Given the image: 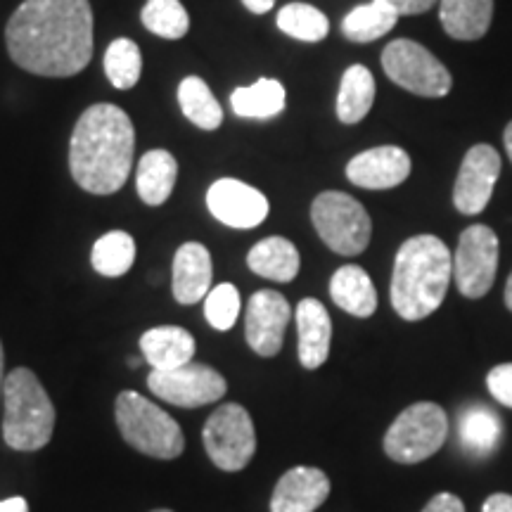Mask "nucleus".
Wrapping results in <instances>:
<instances>
[{
	"label": "nucleus",
	"instance_id": "nucleus-35",
	"mask_svg": "<svg viewBox=\"0 0 512 512\" xmlns=\"http://www.w3.org/2000/svg\"><path fill=\"white\" fill-rule=\"evenodd\" d=\"M382 3H387L389 8L401 17V15H422V12L434 8L437 0H382Z\"/></svg>",
	"mask_w": 512,
	"mask_h": 512
},
{
	"label": "nucleus",
	"instance_id": "nucleus-37",
	"mask_svg": "<svg viewBox=\"0 0 512 512\" xmlns=\"http://www.w3.org/2000/svg\"><path fill=\"white\" fill-rule=\"evenodd\" d=\"M482 512H512V496L510 494H491L486 498Z\"/></svg>",
	"mask_w": 512,
	"mask_h": 512
},
{
	"label": "nucleus",
	"instance_id": "nucleus-40",
	"mask_svg": "<svg viewBox=\"0 0 512 512\" xmlns=\"http://www.w3.org/2000/svg\"><path fill=\"white\" fill-rule=\"evenodd\" d=\"M503 140H505V150H508V157H510V162H512V121L508 124V128H505Z\"/></svg>",
	"mask_w": 512,
	"mask_h": 512
},
{
	"label": "nucleus",
	"instance_id": "nucleus-23",
	"mask_svg": "<svg viewBox=\"0 0 512 512\" xmlns=\"http://www.w3.org/2000/svg\"><path fill=\"white\" fill-rule=\"evenodd\" d=\"M178 178V162L169 150H150L140 157L136 171L138 195L147 207H159L171 197Z\"/></svg>",
	"mask_w": 512,
	"mask_h": 512
},
{
	"label": "nucleus",
	"instance_id": "nucleus-3",
	"mask_svg": "<svg viewBox=\"0 0 512 512\" xmlns=\"http://www.w3.org/2000/svg\"><path fill=\"white\" fill-rule=\"evenodd\" d=\"M453 278V256L444 240L415 235L396 252L392 273V306L403 320L432 316L444 302Z\"/></svg>",
	"mask_w": 512,
	"mask_h": 512
},
{
	"label": "nucleus",
	"instance_id": "nucleus-24",
	"mask_svg": "<svg viewBox=\"0 0 512 512\" xmlns=\"http://www.w3.org/2000/svg\"><path fill=\"white\" fill-rule=\"evenodd\" d=\"M375 102V79L368 67L354 64L342 76L337 93V117L342 124H358L366 119Z\"/></svg>",
	"mask_w": 512,
	"mask_h": 512
},
{
	"label": "nucleus",
	"instance_id": "nucleus-4",
	"mask_svg": "<svg viewBox=\"0 0 512 512\" xmlns=\"http://www.w3.org/2000/svg\"><path fill=\"white\" fill-rule=\"evenodd\" d=\"M3 439L15 451H38L53 439L55 406L34 370L15 368L3 387Z\"/></svg>",
	"mask_w": 512,
	"mask_h": 512
},
{
	"label": "nucleus",
	"instance_id": "nucleus-8",
	"mask_svg": "<svg viewBox=\"0 0 512 512\" xmlns=\"http://www.w3.org/2000/svg\"><path fill=\"white\" fill-rule=\"evenodd\" d=\"M202 441L219 470L240 472L252 463L256 453V430L252 415L240 403H223L209 415L202 430Z\"/></svg>",
	"mask_w": 512,
	"mask_h": 512
},
{
	"label": "nucleus",
	"instance_id": "nucleus-15",
	"mask_svg": "<svg viewBox=\"0 0 512 512\" xmlns=\"http://www.w3.org/2000/svg\"><path fill=\"white\" fill-rule=\"evenodd\" d=\"M411 157L396 145H382L361 152L347 164V178L358 188L389 190L411 176Z\"/></svg>",
	"mask_w": 512,
	"mask_h": 512
},
{
	"label": "nucleus",
	"instance_id": "nucleus-29",
	"mask_svg": "<svg viewBox=\"0 0 512 512\" xmlns=\"http://www.w3.org/2000/svg\"><path fill=\"white\" fill-rule=\"evenodd\" d=\"M136 261V240L124 230H112L93 245L91 264L105 278H121Z\"/></svg>",
	"mask_w": 512,
	"mask_h": 512
},
{
	"label": "nucleus",
	"instance_id": "nucleus-18",
	"mask_svg": "<svg viewBox=\"0 0 512 512\" xmlns=\"http://www.w3.org/2000/svg\"><path fill=\"white\" fill-rule=\"evenodd\" d=\"M299 361L306 370H316L328 361L332 342L330 313L318 299H302L297 306Z\"/></svg>",
	"mask_w": 512,
	"mask_h": 512
},
{
	"label": "nucleus",
	"instance_id": "nucleus-20",
	"mask_svg": "<svg viewBox=\"0 0 512 512\" xmlns=\"http://www.w3.org/2000/svg\"><path fill=\"white\" fill-rule=\"evenodd\" d=\"M439 19L456 41H479L494 19V0H439Z\"/></svg>",
	"mask_w": 512,
	"mask_h": 512
},
{
	"label": "nucleus",
	"instance_id": "nucleus-32",
	"mask_svg": "<svg viewBox=\"0 0 512 512\" xmlns=\"http://www.w3.org/2000/svg\"><path fill=\"white\" fill-rule=\"evenodd\" d=\"M140 19L147 31L169 41L183 38L190 29L188 10L183 8L181 0H147Z\"/></svg>",
	"mask_w": 512,
	"mask_h": 512
},
{
	"label": "nucleus",
	"instance_id": "nucleus-5",
	"mask_svg": "<svg viewBox=\"0 0 512 512\" xmlns=\"http://www.w3.org/2000/svg\"><path fill=\"white\" fill-rule=\"evenodd\" d=\"M114 418L126 444L143 456L174 460L183 453L185 437L181 425L164 408L138 392H121L117 396Z\"/></svg>",
	"mask_w": 512,
	"mask_h": 512
},
{
	"label": "nucleus",
	"instance_id": "nucleus-42",
	"mask_svg": "<svg viewBox=\"0 0 512 512\" xmlns=\"http://www.w3.org/2000/svg\"><path fill=\"white\" fill-rule=\"evenodd\" d=\"M505 306L512 311V273H510L508 283H505Z\"/></svg>",
	"mask_w": 512,
	"mask_h": 512
},
{
	"label": "nucleus",
	"instance_id": "nucleus-31",
	"mask_svg": "<svg viewBox=\"0 0 512 512\" xmlns=\"http://www.w3.org/2000/svg\"><path fill=\"white\" fill-rule=\"evenodd\" d=\"M105 74L119 91H128L140 81L143 57H140V48L131 38H117L110 43L105 53Z\"/></svg>",
	"mask_w": 512,
	"mask_h": 512
},
{
	"label": "nucleus",
	"instance_id": "nucleus-2",
	"mask_svg": "<svg viewBox=\"0 0 512 512\" xmlns=\"http://www.w3.org/2000/svg\"><path fill=\"white\" fill-rule=\"evenodd\" d=\"M136 131L128 114L110 102L88 107L76 121L69 143V169L81 190L114 195L133 166Z\"/></svg>",
	"mask_w": 512,
	"mask_h": 512
},
{
	"label": "nucleus",
	"instance_id": "nucleus-38",
	"mask_svg": "<svg viewBox=\"0 0 512 512\" xmlns=\"http://www.w3.org/2000/svg\"><path fill=\"white\" fill-rule=\"evenodd\" d=\"M0 512H29V503L22 496H12L0 501Z\"/></svg>",
	"mask_w": 512,
	"mask_h": 512
},
{
	"label": "nucleus",
	"instance_id": "nucleus-36",
	"mask_svg": "<svg viewBox=\"0 0 512 512\" xmlns=\"http://www.w3.org/2000/svg\"><path fill=\"white\" fill-rule=\"evenodd\" d=\"M422 512H465V503L460 501L456 494H448V491H444V494L434 496Z\"/></svg>",
	"mask_w": 512,
	"mask_h": 512
},
{
	"label": "nucleus",
	"instance_id": "nucleus-44",
	"mask_svg": "<svg viewBox=\"0 0 512 512\" xmlns=\"http://www.w3.org/2000/svg\"><path fill=\"white\" fill-rule=\"evenodd\" d=\"M152 512H171V510H152Z\"/></svg>",
	"mask_w": 512,
	"mask_h": 512
},
{
	"label": "nucleus",
	"instance_id": "nucleus-11",
	"mask_svg": "<svg viewBox=\"0 0 512 512\" xmlns=\"http://www.w3.org/2000/svg\"><path fill=\"white\" fill-rule=\"evenodd\" d=\"M150 392L178 408H202L226 396L228 384L219 370L204 363H185L176 370H152Z\"/></svg>",
	"mask_w": 512,
	"mask_h": 512
},
{
	"label": "nucleus",
	"instance_id": "nucleus-39",
	"mask_svg": "<svg viewBox=\"0 0 512 512\" xmlns=\"http://www.w3.org/2000/svg\"><path fill=\"white\" fill-rule=\"evenodd\" d=\"M242 5L254 15H266L268 10H273L275 0H242Z\"/></svg>",
	"mask_w": 512,
	"mask_h": 512
},
{
	"label": "nucleus",
	"instance_id": "nucleus-43",
	"mask_svg": "<svg viewBox=\"0 0 512 512\" xmlns=\"http://www.w3.org/2000/svg\"><path fill=\"white\" fill-rule=\"evenodd\" d=\"M128 366H131V368H138V366H140V358H136V356L128 358Z\"/></svg>",
	"mask_w": 512,
	"mask_h": 512
},
{
	"label": "nucleus",
	"instance_id": "nucleus-16",
	"mask_svg": "<svg viewBox=\"0 0 512 512\" xmlns=\"http://www.w3.org/2000/svg\"><path fill=\"white\" fill-rule=\"evenodd\" d=\"M330 496V479L318 467H292L275 484L271 512H316Z\"/></svg>",
	"mask_w": 512,
	"mask_h": 512
},
{
	"label": "nucleus",
	"instance_id": "nucleus-1",
	"mask_svg": "<svg viewBox=\"0 0 512 512\" xmlns=\"http://www.w3.org/2000/svg\"><path fill=\"white\" fill-rule=\"evenodd\" d=\"M17 67L38 76L67 79L93 57V10L88 0H24L5 29Z\"/></svg>",
	"mask_w": 512,
	"mask_h": 512
},
{
	"label": "nucleus",
	"instance_id": "nucleus-14",
	"mask_svg": "<svg viewBox=\"0 0 512 512\" xmlns=\"http://www.w3.org/2000/svg\"><path fill=\"white\" fill-rule=\"evenodd\" d=\"M207 207L223 226L252 230L266 221L268 200L264 192L238 178H221L207 190Z\"/></svg>",
	"mask_w": 512,
	"mask_h": 512
},
{
	"label": "nucleus",
	"instance_id": "nucleus-41",
	"mask_svg": "<svg viewBox=\"0 0 512 512\" xmlns=\"http://www.w3.org/2000/svg\"><path fill=\"white\" fill-rule=\"evenodd\" d=\"M3 366H5V354H3V344H0V401H3V387H5Z\"/></svg>",
	"mask_w": 512,
	"mask_h": 512
},
{
	"label": "nucleus",
	"instance_id": "nucleus-10",
	"mask_svg": "<svg viewBox=\"0 0 512 512\" xmlns=\"http://www.w3.org/2000/svg\"><path fill=\"white\" fill-rule=\"evenodd\" d=\"M498 271V235L484 223L463 230L453 259V278L463 297L482 299L494 287Z\"/></svg>",
	"mask_w": 512,
	"mask_h": 512
},
{
	"label": "nucleus",
	"instance_id": "nucleus-30",
	"mask_svg": "<svg viewBox=\"0 0 512 512\" xmlns=\"http://www.w3.org/2000/svg\"><path fill=\"white\" fill-rule=\"evenodd\" d=\"M278 29L297 41L318 43L328 36L330 22L323 12L309 3H290L278 12Z\"/></svg>",
	"mask_w": 512,
	"mask_h": 512
},
{
	"label": "nucleus",
	"instance_id": "nucleus-13",
	"mask_svg": "<svg viewBox=\"0 0 512 512\" xmlns=\"http://www.w3.org/2000/svg\"><path fill=\"white\" fill-rule=\"evenodd\" d=\"M292 320L290 302L275 290H259L247 304L245 337L254 354L273 358L280 354L285 330Z\"/></svg>",
	"mask_w": 512,
	"mask_h": 512
},
{
	"label": "nucleus",
	"instance_id": "nucleus-27",
	"mask_svg": "<svg viewBox=\"0 0 512 512\" xmlns=\"http://www.w3.org/2000/svg\"><path fill=\"white\" fill-rule=\"evenodd\" d=\"M399 22V15L389 8L382 0H373V3L358 5L344 17L342 34L354 43H370L389 34Z\"/></svg>",
	"mask_w": 512,
	"mask_h": 512
},
{
	"label": "nucleus",
	"instance_id": "nucleus-33",
	"mask_svg": "<svg viewBox=\"0 0 512 512\" xmlns=\"http://www.w3.org/2000/svg\"><path fill=\"white\" fill-rule=\"evenodd\" d=\"M204 316L214 330L226 332L235 325L240 316V292L230 283H221L211 287V292L204 297Z\"/></svg>",
	"mask_w": 512,
	"mask_h": 512
},
{
	"label": "nucleus",
	"instance_id": "nucleus-28",
	"mask_svg": "<svg viewBox=\"0 0 512 512\" xmlns=\"http://www.w3.org/2000/svg\"><path fill=\"white\" fill-rule=\"evenodd\" d=\"M501 420L486 406L467 408L460 418V441L475 456H489L501 444Z\"/></svg>",
	"mask_w": 512,
	"mask_h": 512
},
{
	"label": "nucleus",
	"instance_id": "nucleus-22",
	"mask_svg": "<svg viewBox=\"0 0 512 512\" xmlns=\"http://www.w3.org/2000/svg\"><path fill=\"white\" fill-rule=\"evenodd\" d=\"M330 297L339 309L356 318H370L377 311V292L361 266H342L330 280Z\"/></svg>",
	"mask_w": 512,
	"mask_h": 512
},
{
	"label": "nucleus",
	"instance_id": "nucleus-9",
	"mask_svg": "<svg viewBox=\"0 0 512 512\" xmlns=\"http://www.w3.org/2000/svg\"><path fill=\"white\" fill-rule=\"evenodd\" d=\"M382 69L403 91L420 98H444L451 91V72L420 43L399 38L382 53Z\"/></svg>",
	"mask_w": 512,
	"mask_h": 512
},
{
	"label": "nucleus",
	"instance_id": "nucleus-26",
	"mask_svg": "<svg viewBox=\"0 0 512 512\" xmlns=\"http://www.w3.org/2000/svg\"><path fill=\"white\" fill-rule=\"evenodd\" d=\"M178 105L190 124L202 131H216L223 124V110L207 81L200 76H185L178 86Z\"/></svg>",
	"mask_w": 512,
	"mask_h": 512
},
{
	"label": "nucleus",
	"instance_id": "nucleus-7",
	"mask_svg": "<svg viewBox=\"0 0 512 512\" xmlns=\"http://www.w3.org/2000/svg\"><path fill=\"white\" fill-rule=\"evenodd\" d=\"M448 437L446 411L432 401L408 406L384 434V453L401 465L432 458Z\"/></svg>",
	"mask_w": 512,
	"mask_h": 512
},
{
	"label": "nucleus",
	"instance_id": "nucleus-21",
	"mask_svg": "<svg viewBox=\"0 0 512 512\" xmlns=\"http://www.w3.org/2000/svg\"><path fill=\"white\" fill-rule=\"evenodd\" d=\"M247 266L252 273L261 275L266 280H275V283H292L297 278L299 268H302V259H299L297 247L287 238L273 235L266 238L249 249Z\"/></svg>",
	"mask_w": 512,
	"mask_h": 512
},
{
	"label": "nucleus",
	"instance_id": "nucleus-25",
	"mask_svg": "<svg viewBox=\"0 0 512 512\" xmlns=\"http://www.w3.org/2000/svg\"><path fill=\"white\" fill-rule=\"evenodd\" d=\"M285 100V86L278 79H259L230 95L233 112L245 119L278 117L285 110Z\"/></svg>",
	"mask_w": 512,
	"mask_h": 512
},
{
	"label": "nucleus",
	"instance_id": "nucleus-19",
	"mask_svg": "<svg viewBox=\"0 0 512 512\" xmlns=\"http://www.w3.org/2000/svg\"><path fill=\"white\" fill-rule=\"evenodd\" d=\"M140 351L152 370H176L195 356V337L178 325H159L140 337Z\"/></svg>",
	"mask_w": 512,
	"mask_h": 512
},
{
	"label": "nucleus",
	"instance_id": "nucleus-6",
	"mask_svg": "<svg viewBox=\"0 0 512 512\" xmlns=\"http://www.w3.org/2000/svg\"><path fill=\"white\" fill-rule=\"evenodd\" d=\"M311 221L320 240L332 252L342 256H356L366 252L373 235V221L363 204L347 195V192L328 190L311 204Z\"/></svg>",
	"mask_w": 512,
	"mask_h": 512
},
{
	"label": "nucleus",
	"instance_id": "nucleus-12",
	"mask_svg": "<svg viewBox=\"0 0 512 512\" xmlns=\"http://www.w3.org/2000/svg\"><path fill=\"white\" fill-rule=\"evenodd\" d=\"M501 176V155L491 145H475L467 150L460 164L453 204L460 214L477 216L486 209L494 195L496 181Z\"/></svg>",
	"mask_w": 512,
	"mask_h": 512
},
{
	"label": "nucleus",
	"instance_id": "nucleus-34",
	"mask_svg": "<svg viewBox=\"0 0 512 512\" xmlns=\"http://www.w3.org/2000/svg\"><path fill=\"white\" fill-rule=\"evenodd\" d=\"M486 387L498 403L512 408V363L491 368V373L486 375Z\"/></svg>",
	"mask_w": 512,
	"mask_h": 512
},
{
	"label": "nucleus",
	"instance_id": "nucleus-17",
	"mask_svg": "<svg viewBox=\"0 0 512 512\" xmlns=\"http://www.w3.org/2000/svg\"><path fill=\"white\" fill-rule=\"evenodd\" d=\"M211 278H214V266L207 247L200 242H185L178 247L174 256V283H171L178 304L192 306L202 302L211 292Z\"/></svg>",
	"mask_w": 512,
	"mask_h": 512
}]
</instances>
